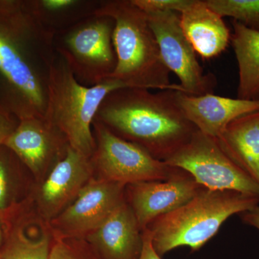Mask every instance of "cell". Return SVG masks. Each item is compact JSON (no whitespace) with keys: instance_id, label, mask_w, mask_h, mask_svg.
<instances>
[{"instance_id":"44dd1931","label":"cell","mask_w":259,"mask_h":259,"mask_svg":"<svg viewBox=\"0 0 259 259\" xmlns=\"http://www.w3.org/2000/svg\"><path fill=\"white\" fill-rule=\"evenodd\" d=\"M222 18L229 17L246 28L259 31V0H205Z\"/></svg>"},{"instance_id":"8992f818","label":"cell","mask_w":259,"mask_h":259,"mask_svg":"<svg viewBox=\"0 0 259 259\" xmlns=\"http://www.w3.org/2000/svg\"><path fill=\"white\" fill-rule=\"evenodd\" d=\"M113 30L112 19L93 14L63 32L55 44L56 52L66 61L81 84L95 86L115 71Z\"/></svg>"},{"instance_id":"8fae6325","label":"cell","mask_w":259,"mask_h":259,"mask_svg":"<svg viewBox=\"0 0 259 259\" xmlns=\"http://www.w3.org/2000/svg\"><path fill=\"white\" fill-rule=\"evenodd\" d=\"M202 188L188 173L180 169L167 180L126 186L125 199L144 231L157 218L190 202Z\"/></svg>"},{"instance_id":"4316f807","label":"cell","mask_w":259,"mask_h":259,"mask_svg":"<svg viewBox=\"0 0 259 259\" xmlns=\"http://www.w3.org/2000/svg\"><path fill=\"white\" fill-rule=\"evenodd\" d=\"M239 216L243 223L259 231V204L249 210L241 213Z\"/></svg>"},{"instance_id":"484cf974","label":"cell","mask_w":259,"mask_h":259,"mask_svg":"<svg viewBox=\"0 0 259 259\" xmlns=\"http://www.w3.org/2000/svg\"><path fill=\"white\" fill-rule=\"evenodd\" d=\"M16 126L9 114L0 110V141L2 143L14 131Z\"/></svg>"},{"instance_id":"f1b7e54d","label":"cell","mask_w":259,"mask_h":259,"mask_svg":"<svg viewBox=\"0 0 259 259\" xmlns=\"http://www.w3.org/2000/svg\"><path fill=\"white\" fill-rule=\"evenodd\" d=\"M1 144H2V141H0V145H1Z\"/></svg>"},{"instance_id":"9c48e42d","label":"cell","mask_w":259,"mask_h":259,"mask_svg":"<svg viewBox=\"0 0 259 259\" xmlns=\"http://www.w3.org/2000/svg\"><path fill=\"white\" fill-rule=\"evenodd\" d=\"M146 14L163 63L180 79L182 93L194 96L213 94L217 80L211 73L205 74L199 64L195 51L181 27L179 13Z\"/></svg>"},{"instance_id":"d6986e66","label":"cell","mask_w":259,"mask_h":259,"mask_svg":"<svg viewBox=\"0 0 259 259\" xmlns=\"http://www.w3.org/2000/svg\"><path fill=\"white\" fill-rule=\"evenodd\" d=\"M54 239L48 232L39 238H32L25 231L20 219L14 220L13 223L6 221L0 259H49Z\"/></svg>"},{"instance_id":"7c38bea8","label":"cell","mask_w":259,"mask_h":259,"mask_svg":"<svg viewBox=\"0 0 259 259\" xmlns=\"http://www.w3.org/2000/svg\"><path fill=\"white\" fill-rule=\"evenodd\" d=\"M2 144L35 176H40L64 157L69 147L64 135L45 117L20 120Z\"/></svg>"},{"instance_id":"ffe728a7","label":"cell","mask_w":259,"mask_h":259,"mask_svg":"<svg viewBox=\"0 0 259 259\" xmlns=\"http://www.w3.org/2000/svg\"><path fill=\"white\" fill-rule=\"evenodd\" d=\"M18 158L0 145V214L5 219L18 210L19 200L22 195V180Z\"/></svg>"},{"instance_id":"ac0fdd59","label":"cell","mask_w":259,"mask_h":259,"mask_svg":"<svg viewBox=\"0 0 259 259\" xmlns=\"http://www.w3.org/2000/svg\"><path fill=\"white\" fill-rule=\"evenodd\" d=\"M231 42L238 67L237 98L259 100V31L232 21Z\"/></svg>"},{"instance_id":"e0dca14e","label":"cell","mask_w":259,"mask_h":259,"mask_svg":"<svg viewBox=\"0 0 259 259\" xmlns=\"http://www.w3.org/2000/svg\"><path fill=\"white\" fill-rule=\"evenodd\" d=\"M216 139L228 157L259 187V110L233 120Z\"/></svg>"},{"instance_id":"cb8c5ba5","label":"cell","mask_w":259,"mask_h":259,"mask_svg":"<svg viewBox=\"0 0 259 259\" xmlns=\"http://www.w3.org/2000/svg\"><path fill=\"white\" fill-rule=\"evenodd\" d=\"M34 10L44 20L47 15L61 14L79 4L76 0H38L32 1Z\"/></svg>"},{"instance_id":"6da1fadb","label":"cell","mask_w":259,"mask_h":259,"mask_svg":"<svg viewBox=\"0 0 259 259\" xmlns=\"http://www.w3.org/2000/svg\"><path fill=\"white\" fill-rule=\"evenodd\" d=\"M56 34L30 2H0V74L17 98L20 120L44 117Z\"/></svg>"},{"instance_id":"7402d4cb","label":"cell","mask_w":259,"mask_h":259,"mask_svg":"<svg viewBox=\"0 0 259 259\" xmlns=\"http://www.w3.org/2000/svg\"><path fill=\"white\" fill-rule=\"evenodd\" d=\"M49 259H102L85 239L54 238Z\"/></svg>"},{"instance_id":"603a6c76","label":"cell","mask_w":259,"mask_h":259,"mask_svg":"<svg viewBox=\"0 0 259 259\" xmlns=\"http://www.w3.org/2000/svg\"><path fill=\"white\" fill-rule=\"evenodd\" d=\"M133 3L146 13L175 12L182 13L192 0H132Z\"/></svg>"},{"instance_id":"4fadbf2b","label":"cell","mask_w":259,"mask_h":259,"mask_svg":"<svg viewBox=\"0 0 259 259\" xmlns=\"http://www.w3.org/2000/svg\"><path fill=\"white\" fill-rule=\"evenodd\" d=\"M95 170L91 157L69 146L37 192V208L42 217L50 222L57 217L92 180Z\"/></svg>"},{"instance_id":"30bf717a","label":"cell","mask_w":259,"mask_h":259,"mask_svg":"<svg viewBox=\"0 0 259 259\" xmlns=\"http://www.w3.org/2000/svg\"><path fill=\"white\" fill-rule=\"evenodd\" d=\"M125 187L103 179H92L76 198L51 221L54 238L84 239L125 202Z\"/></svg>"},{"instance_id":"5bb4252c","label":"cell","mask_w":259,"mask_h":259,"mask_svg":"<svg viewBox=\"0 0 259 259\" xmlns=\"http://www.w3.org/2000/svg\"><path fill=\"white\" fill-rule=\"evenodd\" d=\"M175 99L184 115L202 134L218 139L227 126L241 116L259 110V100L194 95L175 91Z\"/></svg>"},{"instance_id":"d4e9b609","label":"cell","mask_w":259,"mask_h":259,"mask_svg":"<svg viewBox=\"0 0 259 259\" xmlns=\"http://www.w3.org/2000/svg\"><path fill=\"white\" fill-rule=\"evenodd\" d=\"M143 240H144V243H143L142 251L139 259H162L153 248L152 236L148 228L143 231Z\"/></svg>"},{"instance_id":"52a82bcc","label":"cell","mask_w":259,"mask_h":259,"mask_svg":"<svg viewBox=\"0 0 259 259\" xmlns=\"http://www.w3.org/2000/svg\"><path fill=\"white\" fill-rule=\"evenodd\" d=\"M164 162L187 172L204 188L259 197L258 186L228 157L217 139L198 130Z\"/></svg>"},{"instance_id":"83f0119b","label":"cell","mask_w":259,"mask_h":259,"mask_svg":"<svg viewBox=\"0 0 259 259\" xmlns=\"http://www.w3.org/2000/svg\"><path fill=\"white\" fill-rule=\"evenodd\" d=\"M5 229H6V221L4 216L0 214V248L4 241Z\"/></svg>"},{"instance_id":"7a4b0ae2","label":"cell","mask_w":259,"mask_h":259,"mask_svg":"<svg viewBox=\"0 0 259 259\" xmlns=\"http://www.w3.org/2000/svg\"><path fill=\"white\" fill-rule=\"evenodd\" d=\"M175 91L119 89L104 99L94 121L164 161L197 130L177 105Z\"/></svg>"},{"instance_id":"277c9868","label":"cell","mask_w":259,"mask_h":259,"mask_svg":"<svg viewBox=\"0 0 259 259\" xmlns=\"http://www.w3.org/2000/svg\"><path fill=\"white\" fill-rule=\"evenodd\" d=\"M259 204V197L202 187L183 206L153 221L148 229L160 256L179 247L197 251L217 234L228 218Z\"/></svg>"},{"instance_id":"2e32d148","label":"cell","mask_w":259,"mask_h":259,"mask_svg":"<svg viewBox=\"0 0 259 259\" xmlns=\"http://www.w3.org/2000/svg\"><path fill=\"white\" fill-rule=\"evenodd\" d=\"M180 16L186 37L204 59L222 54L231 42V33L223 18L207 6L205 0H192Z\"/></svg>"},{"instance_id":"5b68a950","label":"cell","mask_w":259,"mask_h":259,"mask_svg":"<svg viewBox=\"0 0 259 259\" xmlns=\"http://www.w3.org/2000/svg\"><path fill=\"white\" fill-rule=\"evenodd\" d=\"M124 88L112 78L93 87L81 84L56 53L49 69L44 117L64 135L70 147L92 157L96 148L93 124L97 110L108 94Z\"/></svg>"},{"instance_id":"3957f363","label":"cell","mask_w":259,"mask_h":259,"mask_svg":"<svg viewBox=\"0 0 259 259\" xmlns=\"http://www.w3.org/2000/svg\"><path fill=\"white\" fill-rule=\"evenodd\" d=\"M93 14L113 20L112 35L117 64L110 76L126 88L182 92L170 81V71L160 54L147 14L132 0H110L100 3Z\"/></svg>"},{"instance_id":"ba28073f","label":"cell","mask_w":259,"mask_h":259,"mask_svg":"<svg viewBox=\"0 0 259 259\" xmlns=\"http://www.w3.org/2000/svg\"><path fill=\"white\" fill-rule=\"evenodd\" d=\"M93 130L96 148L92 161L103 180L127 186L167 180L180 170L153 157L137 144L112 134L100 122L94 121Z\"/></svg>"},{"instance_id":"9a60e30c","label":"cell","mask_w":259,"mask_h":259,"mask_svg":"<svg viewBox=\"0 0 259 259\" xmlns=\"http://www.w3.org/2000/svg\"><path fill=\"white\" fill-rule=\"evenodd\" d=\"M102 259H139L143 231L127 202L84 238Z\"/></svg>"}]
</instances>
